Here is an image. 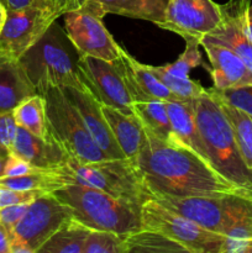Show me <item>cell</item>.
<instances>
[{"instance_id": "1", "label": "cell", "mask_w": 252, "mask_h": 253, "mask_svg": "<svg viewBox=\"0 0 252 253\" xmlns=\"http://www.w3.org/2000/svg\"><path fill=\"white\" fill-rule=\"evenodd\" d=\"M151 198L208 197L237 194L250 197L184 146L170 145L145 130V140L132 158Z\"/></svg>"}, {"instance_id": "2", "label": "cell", "mask_w": 252, "mask_h": 253, "mask_svg": "<svg viewBox=\"0 0 252 253\" xmlns=\"http://www.w3.org/2000/svg\"><path fill=\"white\" fill-rule=\"evenodd\" d=\"M163 207L189 217L200 226L224 235L221 253H240L252 239V198L237 194L152 198Z\"/></svg>"}, {"instance_id": "3", "label": "cell", "mask_w": 252, "mask_h": 253, "mask_svg": "<svg viewBox=\"0 0 252 253\" xmlns=\"http://www.w3.org/2000/svg\"><path fill=\"white\" fill-rule=\"evenodd\" d=\"M193 108L211 167L252 198V170L242 158L232 126L220 101L207 89L204 94L193 99Z\"/></svg>"}, {"instance_id": "4", "label": "cell", "mask_w": 252, "mask_h": 253, "mask_svg": "<svg viewBox=\"0 0 252 253\" xmlns=\"http://www.w3.org/2000/svg\"><path fill=\"white\" fill-rule=\"evenodd\" d=\"M67 40L61 26L53 22L46 34L19 58L41 95L54 86L88 90L82 79L78 58H73Z\"/></svg>"}, {"instance_id": "5", "label": "cell", "mask_w": 252, "mask_h": 253, "mask_svg": "<svg viewBox=\"0 0 252 253\" xmlns=\"http://www.w3.org/2000/svg\"><path fill=\"white\" fill-rule=\"evenodd\" d=\"M53 194L73 209L74 219L93 230L128 235L142 229V205L137 203L82 184H68Z\"/></svg>"}, {"instance_id": "6", "label": "cell", "mask_w": 252, "mask_h": 253, "mask_svg": "<svg viewBox=\"0 0 252 253\" xmlns=\"http://www.w3.org/2000/svg\"><path fill=\"white\" fill-rule=\"evenodd\" d=\"M62 167L71 175L74 184L94 188L115 198L130 200L140 205L151 198L140 172L131 158L86 163L69 158Z\"/></svg>"}, {"instance_id": "7", "label": "cell", "mask_w": 252, "mask_h": 253, "mask_svg": "<svg viewBox=\"0 0 252 253\" xmlns=\"http://www.w3.org/2000/svg\"><path fill=\"white\" fill-rule=\"evenodd\" d=\"M42 95L46 104L48 132L63 146L69 158L83 163L109 160L89 135L78 110L63 88H49Z\"/></svg>"}, {"instance_id": "8", "label": "cell", "mask_w": 252, "mask_h": 253, "mask_svg": "<svg viewBox=\"0 0 252 253\" xmlns=\"http://www.w3.org/2000/svg\"><path fill=\"white\" fill-rule=\"evenodd\" d=\"M142 229L152 230L184 246L189 253H221L226 237L150 198L141 207Z\"/></svg>"}, {"instance_id": "9", "label": "cell", "mask_w": 252, "mask_h": 253, "mask_svg": "<svg viewBox=\"0 0 252 253\" xmlns=\"http://www.w3.org/2000/svg\"><path fill=\"white\" fill-rule=\"evenodd\" d=\"M71 217L73 209L53 193H44L30 203L19 224L10 232L11 253H39L44 242Z\"/></svg>"}, {"instance_id": "10", "label": "cell", "mask_w": 252, "mask_h": 253, "mask_svg": "<svg viewBox=\"0 0 252 253\" xmlns=\"http://www.w3.org/2000/svg\"><path fill=\"white\" fill-rule=\"evenodd\" d=\"M104 15L93 0H88L79 9L63 14L64 29L79 54L115 62L120 59L123 48L104 25Z\"/></svg>"}, {"instance_id": "11", "label": "cell", "mask_w": 252, "mask_h": 253, "mask_svg": "<svg viewBox=\"0 0 252 253\" xmlns=\"http://www.w3.org/2000/svg\"><path fill=\"white\" fill-rule=\"evenodd\" d=\"M63 14L58 7L47 5L7 10L6 19L0 30V46L12 58L19 59Z\"/></svg>"}, {"instance_id": "12", "label": "cell", "mask_w": 252, "mask_h": 253, "mask_svg": "<svg viewBox=\"0 0 252 253\" xmlns=\"http://www.w3.org/2000/svg\"><path fill=\"white\" fill-rule=\"evenodd\" d=\"M222 20L220 5L212 0H168L156 26L178 34L184 41H202Z\"/></svg>"}, {"instance_id": "13", "label": "cell", "mask_w": 252, "mask_h": 253, "mask_svg": "<svg viewBox=\"0 0 252 253\" xmlns=\"http://www.w3.org/2000/svg\"><path fill=\"white\" fill-rule=\"evenodd\" d=\"M78 67L86 89L101 104L133 114V101L119 61L110 62L79 54Z\"/></svg>"}, {"instance_id": "14", "label": "cell", "mask_w": 252, "mask_h": 253, "mask_svg": "<svg viewBox=\"0 0 252 253\" xmlns=\"http://www.w3.org/2000/svg\"><path fill=\"white\" fill-rule=\"evenodd\" d=\"M249 0H230L220 5L222 20L219 26L204 36L202 43L225 46L237 54L252 72V43L244 29V19L249 10Z\"/></svg>"}, {"instance_id": "15", "label": "cell", "mask_w": 252, "mask_h": 253, "mask_svg": "<svg viewBox=\"0 0 252 253\" xmlns=\"http://www.w3.org/2000/svg\"><path fill=\"white\" fill-rule=\"evenodd\" d=\"M67 96L78 110L89 135L109 160L126 158L114 138L109 124L101 111V103L89 90L63 88Z\"/></svg>"}, {"instance_id": "16", "label": "cell", "mask_w": 252, "mask_h": 253, "mask_svg": "<svg viewBox=\"0 0 252 253\" xmlns=\"http://www.w3.org/2000/svg\"><path fill=\"white\" fill-rule=\"evenodd\" d=\"M10 155L42 169L62 167L69 160L67 151L51 133L48 132L47 137L42 138L20 126H17Z\"/></svg>"}, {"instance_id": "17", "label": "cell", "mask_w": 252, "mask_h": 253, "mask_svg": "<svg viewBox=\"0 0 252 253\" xmlns=\"http://www.w3.org/2000/svg\"><path fill=\"white\" fill-rule=\"evenodd\" d=\"M211 63L207 67L212 79V88L224 90L230 88L252 85V72L235 52L225 46L214 43H202Z\"/></svg>"}, {"instance_id": "18", "label": "cell", "mask_w": 252, "mask_h": 253, "mask_svg": "<svg viewBox=\"0 0 252 253\" xmlns=\"http://www.w3.org/2000/svg\"><path fill=\"white\" fill-rule=\"evenodd\" d=\"M119 66L133 103L148 99H161L165 101L178 100L177 96L153 76L148 64L136 61L124 48L119 59Z\"/></svg>"}, {"instance_id": "19", "label": "cell", "mask_w": 252, "mask_h": 253, "mask_svg": "<svg viewBox=\"0 0 252 253\" xmlns=\"http://www.w3.org/2000/svg\"><path fill=\"white\" fill-rule=\"evenodd\" d=\"M37 93L24 67L16 58L0 63V111H11Z\"/></svg>"}, {"instance_id": "20", "label": "cell", "mask_w": 252, "mask_h": 253, "mask_svg": "<svg viewBox=\"0 0 252 253\" xmlns=\"http://www.w3.org/2000/svg\"><path fill=\"white\" fill-rule=\"evenodd\" d=\"M101 111L109 124L114 138L126 158L132 160L145 140V128L135 114H126L119 109L101 104Z\"/></svg>"}, {"instance_id": "21", "label": "cell", "mask_w": 252, "mask_h": 253, "mask_svg": "<svg viewBox=\"0 0 252 253\" xmlns=\"http://www.w3.org/2000/svg\"><path fill=\"white\" fill-rule=\"evenodd\" d=\"M166 108L170 125L180 143L209 162L204 142L195 123L193 100L166 101Z\"/></svg>"}, {"instance_id": "22", "label": "cell", "mask_w": 252, "mask_h": 253, "mask_svg": "<svg viewBox=\"0 0 252 253\" xmlns=\"http://www.w3.org/2000/svg\"><path fill=\"white\" fill-rule=\"evenodd\" d=\"M133 114L142 124L143 128L165 142L170 145L183 146L175 136L170 125L166 101L161 99H148L133 103Z\"/></svg>"}, {"instance_id": "23", "label": "cell", "mask_w": 252, "mask_h": 253, "mask_svg": "<svg viewBox=\"0 0 252 253\" xmlns=\"http://www.w3.org/2000/svg\"><path fill=\"white\" fill-rule=\"evenodd\" d=\"M0 184L15 190H40L43 193H53L66 185L74 184V180L63 169V167L53 169L37 168L29 174L0 177Z\"/></svg>"}, {"instance_id": "24", "label": "cell", "mask_w": 252, "mask_h": 253, "mask_svg": "<svg viewBox=\"0 0 252 253\" xmlns=\"http://www.w3.org/2000/svg\"><path fill=\"white\" fill-rule=\"evenodd\" d=\"M104 14L157 22L165 14L168 0H93Z\"/></svg>"}, {"instance_id": "25", "label": "cell", "mask_w": 252, "mask_h": 253, "mask_svg": "<svg viewBox=\"0 0 252 253\" xmlns=\"http://www.w3.org/2000/svg\"><path fill=\"white\" fill-rule=\"evenodd\" d=\"M90 230L71 217L44 242L39 253H84V244Z\"/></svg>"}, {"instance_id": "26", "label": "cell", "mask_w": 252, "mask_h": 253, "mask_svg": "<svg viewBox=\"0 0 252 253\" xmlns=\"http://www.w3.org/2000/svg\"><path fill=\"white\" fill-rule=\"evenodd\" d=\"M17 126L30 131L39 137H47L46 104L41 94H35L25 99L12 110Z\"/></svg>"}, {"instance_id": "27", "label": "cell", "mask_w": 252, "mask_h": 253, "mask_svg": "<svg viewBox=\"0 0 252 253\" xmlns=\"http://www.w3.org/2000/svg\"><path fill=\"white\" fill-rule=\"evenodd\" d=\"M126 253L130 252H152V253H189L184 246L173 241L169 237L152 231L141 229L125 237Z\"/></svg>"}, {"instance_id": "28", "label": "cell", "mask_w": 252, "mask_h": 253, "mask_svg": "<svg viewBox=\"0 0 252 253\" xmlns=\"http://www.w3.org/2000/svg\"><path fill=\"white\" fill-rule=\"evenodd\" d=\"M219 101L221 104L225 115L227 116L230 124H231L242 158L246 162L247 167L252 170V119L240 109L235 108L225 101Z\"/></svg>"}, {"instance_id": "29", "label": "cell", "mask_w": 252, "mask_h": 253, "mask_svg": "<svg viewBox=\"0 0 252 253\" xmlns=\"http://www.w3.org/2000/svg\"><path fill=\"white\" fill-rule=\"evenodd\" d=\"M153 76L167 86L173 94L178 98V100H193L205 93L207 89L202 86V84L197 81H192L189 77L180 78L175 77L167 72L163 66H148Z\"/></svg>"}, {"instance_id": "30", "label": "cell", "mask_w": 252, "mask_h": 253, "mask_svg": "<svg viewBox=\"0 0 252 253\" xmlns=\"http://www.w3.org/2000/svg\"><path fill=\"white\" fill-rule=\"evenodd\" d=\"M126 235L106 230H90L84 244V253H126Z\"/></svg>"}, {"instance_id": "31", "label": "cell", "mask_w": 252, "mask_h": 253, "mask_svg": "<svg viewBox=\"0 0 252 253\" xmlns=\"http://www.w3.org/2000/svg\"><path fill=\"white\" fill-rule=\"evenodd\" d=\"M185 51L178 57V59L173 63L165 64V69L170 74L180 78H187L189 72L193 68L199 66H204L200 54L199 46L200 43L197 41H185Z\"/></svg>"}, {"instance_id": "32", "label": "cell", "mask_w": 252, "mask_h": 253, "mask_svg": "<svg viewBox=\"0 0 252 253\" xmlns=\"http://www.w3.org/2000/svg\"><path fill=\"white\" fill-rule=\"evenodd\" d=\"M209 90L219 100L240 109L252 119V85L224 89V90L210 88Z\"/></svg>"}, {"instance_id": "33", "label": "cell", "mask_w": 252, "mask_h": 253, "mask_svg": "<svg viewBox=\"0 0 252 253\" xmlns=\"http://www.w3.org/2000/svg\"><path fill=\"white\" fill-rule=\"evenodd\" d=\"M17 131V124L11 111H0V155L10 156L12 142Z\"/></svg>"}, {"instance_id": "34", "label": "cell", "mask_w": 252, "mask_h": 253, "mask_svg": "<svg viewBox=\"0 0 252 253\" xmlns=\"http://www.w3.org/2000/svg\"><path fill=\"white\" fill-rule=\"evenodd\" d=\"M41 194L44 193L40 190H15L0 184V209L10 205L31 203Z\"/></svg>"}, {"instance_id": "35", "label": "cell", "mask_w": 252, "mask_h": 253, "mask_svg": "<svg viewBox=\"0 0 252 253\" xmlns=\"http://www.w3.org/2000/svg\"><path fill=\"white\" fill-rule=\"evenodd\" d=\"M4 5L7 10H19L31 5H47L61 9L66 14L69 10H73L72 0H4Z\"/></svg>"}, {"instance_id": "36", "label": "cell", "mask_w": 252, "mask_h": 253, "mask_svg": "<svg viewBox=\"0 0 252 253\" xmlns=\"http://www.w3.org/2000/svg\"><path fill=\"white\" fill-rule=\"evenodd\" d=\"M29 205L30 203H22V204L10 205V207L0 209V222L9 230V232H11L14 227L19 224V221L26 212Z\"/></svg>"}, {"instance_id": "37", "label": "cell", "mask_w": 252, "mask_h": 253, "mask_svg": "<svg viewBox=\"0 0 252 253\" xmlns=\"http://www.w3.org/2000/svg\"><path fill=\"white\" fill-rule=\"evenodd\" d=\"M35 169H37V168L30 165L29 162L16 157V156L10 155L7 157L4 169V175L2 177H17V175L29 174V173L34 172Z\"/></svg>"}, {"instance_id": "38", "label": "cell", "mask_w": 252, "mask_h": 253, "mask_svg": "<svg viewBox=\"0 0 252 253\" xmlns=\"http://www.w3.org/2000/svg\"><path fill=\"white\" fill-rule=\"evenodd\" d=\"M0 253H11L10 232L1 222H0Z\"/></svg>"}, {"instance_id": "39", "label": "cell", "mask_w": 252, "mask_h": 253, "mask_svg": "<svg viewBox=\"0 0 252 253\" xmlns=\"http://www.w3.org/2000/svg\"><path fill=\"white\" fill-rule=\"evenodd\" d=\"M247 12H249V10H247ZM247 12L246 15H245V19H244V29H245V32H246L247 37H249V40L252 43V17H250Z\"/></svg>"}, {"instance_id": "40", "label": "cell", "mask_w": 252, "mask_h": 253, "mask_svg": "<svg viewBox=\"0 0 252 253\" xmlns=\"http://www.w3.org/2000/svg\"><path fill=\"white\" fill-rule=\"evenodd\" d=\"M6 14H7L6 6H5L4 2L0 0V30H1L2 25H4L5 19H6Z\"/></svg>"}, {"instance_id": "41", "label": "cell", "mask_w": 252, "mask_h": 253, "mask_svg": "<svg viewBox=\"0 0 252 253\" xmlns=\"http://www.w3.org/2000/svg\"><path fill=\"white\" fill-rule=\"evenodd\" d=\"M240 253H252V239L244 242V245L241 247V252Z\"/></svg>"}, {"instance_id": "42", "label": "cell", "mask_w": 252, "mask_h": 253, "mask_svg": "<svg viewBox=\"0 0 252 253\" xmlns=\"http://www.w3.org/2000/svg\"><path fill=\"white\" fill-rule=\"evenodd\" d=\"M7 157H9V156H7ZM7 157L6 156L0 155V177L4 175V169H5V165H6Z\"/></svg>"}, {"instance_id": "43", "label": "cell", "mask_w": 252, "mask_h": 253, "mask_svg": "<svg viewBox=\"0 0 252 253\" xmlns=\"http://www.w3.org/2000/svg\"><path fill=\"white\" fill-rule=\"evenodd\" d=\"M9 58H12V57L10 56V54L7 53V52L5 51L1 46H0V63H2V62L6 61V59H9Z\"/></svg>"}, {"instance_id": "44", "label": "cell", "mask_w": 252, "mask_h": 253, "mask_svg": "<svg viewBox=\"0 0 252 253\" xmlns=\"http://www.w3.org/2000/svg\"><path fill=\"white\" fill-rule=\"evenodd\" d=\"M86 1H88V0H72V2H73V10L82 7Z\"/></svg>"}, {"instance_id": "45", "label": "cell", "mask_w": 252, "mask_h": 253, "mask_svg": "<svg viewBox=\"0 0 252 253\" xmlns=\"http://www.w3.org/2000/svg\"><path fill=\"white\" fill-rule=\"evenodd\" d=\"M247 14H249L250 17H252V5H250L249 6V12H247Z\"/></svg>"}, {"instance_id": "46", "label": "cell", "mask_w": 252, "mask_h": 253, "mask_svg": "<svg viewBox=\"0 0 252 253\" xmlns=\"http://www.w3.org/2000/svg\"><path fill=\"white\" fill-rule=\"evenodd\" d=\"M1 1H2V2H4V0H1Z\"/></svg>"}]
</instances>
